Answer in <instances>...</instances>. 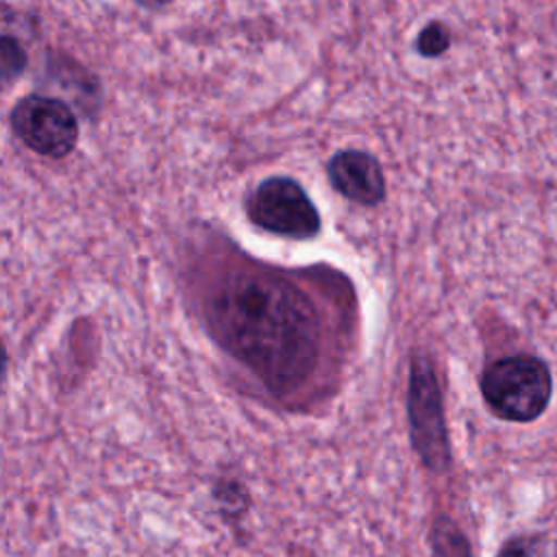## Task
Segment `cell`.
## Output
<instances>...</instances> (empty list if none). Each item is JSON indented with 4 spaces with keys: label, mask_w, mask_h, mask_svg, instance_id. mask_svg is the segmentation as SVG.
Returning <instances> with one entry per match:
<instances>
[{
    "label": "cell",
    "mask_w": 557,
    "mask_h": 557,
    "mask_svg": "<svg viewBox=\"0 0 557 557\" xmlns=\"http://www.w3.org/2000/svg\"><path fill=\"white\" fill-rule=\"evenodd\" d=\"M139 2H141L144 7H152V9H154V7H163V4L170 2V0H139Z\"/></svg>",
    "instance_id": "cell-12"
},
{
    "label": "cell",
    "mask_w": 557,
    "mask_h": 557,
    "mask_svg": "<svg viewBox=\"0 0 557 557\" xmlns=\"http://www.w3.org/2000/svg\"><path fill=\"white\" fill-rule=\"evenodd\" d=\"M248 218L263 231L292 239H309L320 231V213L305 189L289 176L261 181L246 202Z\"/></svg>",
    "instance_id": "cell-3"
},
{
    "label": "cell",
    "mask_w": 557,
    "mask_h": 557,
    "mask_svg": "<svg viewBox=\"0 0 557 557\" xmlns=\"http://www.w3.org/2000/svg\"><path fill=\"white\" fill-rule=\"evenodd\" d=\"M26 67V52L15 35H0V85L13 81Z\"/></svg>",
    "instance_id": "cell-8"
},
{
    "label": "cell",
    "mask_w": 557,
    "mask_h": 557,
    "mask_svg": "<svg viewBox=\"0 0 557 557\" xmlns=\"http://www.w3.org/2000/svg\"><path fill=\"white\" fill-rule=\"evenodd\" d=\"M548 368L531 355L503 357L487 366L481 392L487 407L503 420L531 422L550 400Z\"/></svg>",
    "instance_id": "cell-2"
},
{
    "label": "cell",
    "mask_w": 557,
    "mask_h": 557,
    "mask_svg": "<svg viewBox=\"0 0 557 557\" xmlns=\"http://www.w3.org/2000/svg\"><path fill=\"white\" fill-rule=\"evenodd\" d=\"M448 46H450V30H448L446 24H442V22H437V20L429 22V24L418 33L416 44H413V48L418 50V54L429 57V59L444 54V52L448 50Z\"/></svg>",
    "instance_id": "cell-7"
},
{
    "label": "cell",
    "mask_w": 557,
    "mask_h": 557,
    "mask_svg": "<svg viewBox=\"0 0 557 557\" xmlns=\"http://www.w3.org/2000/svg\"><path fill=\"white\" fill-rule=\"evenodd\" d=\"M409 422L411 442L422 461L433 470H444L450 453L442 413V394L431 361L416 355L409 372Z\"/></svg>",
    "instance_id": "cell-4"
},
{
    "label": "cell",
    "mask_w": 557,
    "mask_h": 557,
    "mask_svg": "<svg viewBox=\"0 0 557 557\" xmlns=\"http://www.w3.org/2000/svg\"><path fill=\"white\" fill-rule=\"evenodd\" d=\"M13 133L37 154L61 159L74 150L78 124L72 109L48 96H26L11 111Z\"/></svg>",
    "instance_id": "cell-5"
},
{
    "label": "cell",
    "mask_w": 557,
    "mask_h": 557,
    "mask_svg": "<svg viewBox=\"0 0 557 557\" xmlns=\"http://www.w3.org/2000/svg\"><path fill=\"white\" fill-rule=\"evenodd\" d=\"M7 348H4V344L0 342V381L4 379V372H7Z\"/></svg>",
    "instance_id": "cell-11"
},
{
    "label": "cell",
    "mask_w": 557,
    "mask_h": 557,
    "mask_svg": "<svg viewBox=\"0 0 557 557\" xmlns=\"http://www.w3.org/2000/svg\"><path fill=\"white\" fill-rule=\"evenodd\" d=\"M498 557H537V550L531 546V542H511Z\"/></svg>",
    "instance_id": "cell-10"
},
{
    "label": "cell",
    "mask_w": 557,
    "mask_h": 557,
    "mask_svg": "<svg viewBox=\"0 0 557 557\" xmlns=\"http://www.w3.org/2000/svg\"><path fill=\"white\" fill-rule=\"evenodd\" d=\"M326 174L337 194L374 207L385 198V176L376 157L366 150H339L326 163Z\"/></svg>",
    "instance_id": "cell-6"
},
{
    "label": "cell",
    "mask_w": 557,
    "mask_h": 557,
    "mask_svg": "<svg viewBox=\"0 0 557 557\" xmlns=\"http://www.w3.org/2000/svg\"><path fill=\"white\" fill-rule=\"evenodd\" d=\"M218 342L246 363L268 387H298L315 368L318 315L289 281L265 270H235L205 300Z\"/></svg>",
    "instance_id": "cell-1"
},
{
    "label": "cell",
    "mask_w": 557,
    "mask_h": 557,
    "mask_svg": "<svg viewBox=\"0 0 557 557\" xmlns=\"http://www.w3.org/2000/svg\"><path fill=\"white\" fill-rule=\"evenodd\" d=\"M22 28H26V20L9 4H0V35H15Z\"/></svg>",
    "instance_id": "cell-9"
}]
</instances>
